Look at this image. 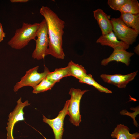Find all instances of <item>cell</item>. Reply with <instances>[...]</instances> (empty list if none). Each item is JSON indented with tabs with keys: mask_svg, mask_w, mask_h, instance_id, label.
Segmentation results:
<instances>
[{
	"mask_svg": "<svg viewBox=\"0 0 139 139\" xmlns=\"http://www.w3.org/2000/svg\"><path fill=\"white\" fill-rule=\"evenodd\" d=\"M134 54L133 53L127 51L126 50L114 49L108 58L103 59L101 62L102 65L105 66L110 62L116 61L124 63L129 66L130 61V58Z\"/></svg>",
	"mask_w": 139,
	"mask_h": 139,
	"instance_id": "obj_11",
	"label": "cell"
},
{
	"mask_svg": "<svg viewBox=\"0 0 139 139\" xmlns=\"http://www.w3.org/2000/svg\"><path fill=\"white\" fill-rule=\"evenodd\" d=\"M79 81L80 83H86L92 86L100 92L108 93H112L111 91L102 86L96 82L90 74H87L85 76L79 80Z\"/></svg>",
	"mask_w": 139,
	"mask_h": 139,
	"instance_id": "obj_18",
	"label": "cell"
},
{
	"mask_svg": "<svg viewBox=\"0 0 139 139\" xmlns=\"http://www.w3.org/2000/svg\"><path fill=\"white\" fill-rule=\"evenodd\" d=\"M129 129L124 124H118L112 132L111 135L116 139H138L139 133L136 132L133 134L129 132Z\"/></svg>",
	"mask_w": 139,
	"mask_h": 139,
	"instance_id": "obj_13",
	"label": "cell"
},
{
	"mask_svg": "<svg viewBox=\"0 0 139 139\" xmlns=\"http://www.w3.org/2000/svg\"><path fill=\"white\" fill-rule=\"evenodd\" d=\"M56 83L46 77L33 88L32 93L37 94L51 90Z\"/></svg>",
	"mask_w": 139,
	"mask_h": 139,
	"instance_id": "obj_19",
	"label": "cell"
},
{
	"mask_svg": "<svg viewBox=\"0 0 139 139\" xmlns=\"http://www.w3.org/2000/svg\"><path fill=\"white\" fill-rule=\"evenodd\" d=\"M20 97L17 101V105L13 110L8 115L7 126L6 127L7 132V139H14L13 135V131L14 126L17 122L24 120V108L29 105L28 100L24 102L21 101Z\"/></svg>",
	"mask_w": 139,
	"mask_h": 139,
	"instance_id": "obj_7",
	"label": "cell"
},
{
	"mask_svg": "<svg viewBox=\"0 0 139 139\" xmlns=\"http://www.w3.org/2000/svg\"><path fill=\"white\" fill-rule=\"evenodd\" d=\"M96 42L102 46L111 47L114 49L126 50L130 46L123 41L118 40L113 31L106 34L102 35L97 40Z\"/></svg>",
	"mask_w": 139,
	"mask_h": 139,
	"instance_id": "obj_10",
	"label": "cell"
},
{
	"mask_svg": "<svg viewBox=\"0 0 139 139\" xmlns=\"http://www.w3.org/2000/svg\"><path fill=\"white\" fill-rule=\"evenodd\" d=\"M69 101V100L66 101L63 109L54 119H50L43 115V121L48 124L52 128L54 134L55 139H62L64 130V120L67 114Z\"/></svg>",
	"mask_w": 139,
	"mask_h": 139,
	"instance_id": "obj_8",
	"label": "cell"
},
{
	"mask_svg": "<svg viewBox=\"0 0 139 139\" xmlns=\"http://www.w3.org/2000/svg\"><path fill=\"white\" fill-rule=\"evenodd\" d=\"M119 18L127 26L139 33V14L122 13Z\"/></svg>",
	"mask_w": 139,
	"mask_h": 139,
	"instance_id": "obj_14",
	"label": "cell"
},
{
	"mask_svg": "<svg viewBox=\"0 0 139 139\" xmlns=\"http://www.w3.org/2000/svg\"><path fill=\"white\" fill-rule=\"evenodd\" d=\"M35 39L36 47L32 54V57L37 60L44 59L48 55L49 40L47 24L44 19L39 23Z\"/></svg>",
	"mask_w": 139,
	"mask_h": 139,
	"instance_id": "obj_3",
	"label": "cell"
},
{
	"mask_svg": "<svg viewBox=\"0 0 139 139\" xmlns=\"http://www.w3.org/2000/svg\"><path fill=\"white\" fill-rule=\"evenodd\" d=\"M28 0H10V2L12 3H26L28 1Z\"/></svg>",
	"mask_w": 139,
	"mask_h": 139,
	"instance_id": "obj_22",
	"label": "cell"
},
{
	"mask_svg": "<svg viewBox=\"0 0 139 139\" xmlns=\"http://www.w3.org/2000/svg\"><path fill=\"white\" fill-rule=\"evenodd\" d=\"M113 31L117 39L130 45L135 42L139 33L126 25L119 18L111 20Z\"/></svg>",
	"mask_w": 139,
	"mask_h": 139,
	"instance_id": "obj_5",
	"label": "cell"
},
{
	"mask_svg": "<svg viewBox=\"0 0 139 139\" xmlns=\"http://www.w3.org/2000/svg\"><path fill=\"white\" fill-rule=\"evenodd\" d=\"M40 12L47 24L49 42L47 54L54 57L64 59L65 54L62 48V36L65 22L49 7L43 6Z\"/></svg>",
	"mask_w": 139,
	"mask_h": 139,
	"instance_id": "obj_1",
	"label": "cell"
},
{
	"mask_svg": "<svg viewBox=\"0 0 139 139\" xmlns=\"http://www.w3.org/2000/svg\"><path fill=\"white\" fill-rule=\"evenodd\" d=\"M5 33L3 31L1 24L0 23V42L3 40V38L5 37Z\"/></svg>",
	"mask_w": 139,
	"mask_h": 139,
	"instance_id": "obj_21",
	"label": "cell"
},
{
	"mask_svg": "<svg viewBox=\"0 0 139 139\" xmlns=\"http://www.w3.org/2000/svg\"><path fill=\"white\" fill-rule=\"evenodd\" d=\"M121 13H129L139 14V3L137 0H127L119 10Z\"/></svg>",
	"mask_w": 139,
	"mask_h": 139,
	"instance_id": "obj_17",
	"label": "cell"
},
{
	"mask_svg": "<svg viewBox=\"0 0 139 139\" xmlns=\"http://www.w3.org/2000/svg\"><path fill=\"white\" fill-rule=\"evenodd\" d=\"M138 72L137 71L125 75L119 74L112 75L103 74L100 77L105 82L119 88H125L127 84L134 79Z\"/></svg>",
	"mask_w": 139,
	"mask_h": 139,
	"instance_id": "obj_9",
	"label": "cell"
},
{
	"mask_svg": "<svg viewBox=\"0 0 139 139\" xmlns=\"http://www.w3.org/2000/svg\"><path fill=\"white\" fill-rule=\"evenodd\" d=\"M39 67V66H37L26 71L25 75L14 87V91L16 92L19 89L26 86H30L33 88L46 77L50 72L49 69L45 66L44 72L39 73L38 72Z\"/></svg>",
	"mask_w": 139,
	"mask_h": 139,
	"instance_id": "obj_6",
	"label": "cell"
},
{
	"mask_svg": "<svg viewBox=\"0 0 139 139\" xmlns=\"http://www.w3.org/2000/svg\"><path fill=\"white\" fill-rule=\"evenodd\" d=\"M134 51L135 53L139 54V44L135 47Z\"/></svg>",
	"mask_w": 139,
	"mask_h": 139,
	"instance_id": "obj_23",
	"label": "cell"
},
{
	"mask_svg": "<svg viewBox=\"0 0 139 139\" xmlns=\"http://www.w3.org/2000/svg\"><path fill=\"white\" fill-rule=\"evenodd\" d=\"M93 12L94 18L100 28L102 35L106 34L112 31L113 28L111 20L103 10L99 8Z\"/></svg>",
	"mask_w": 139,
	"mask_h": 139,
	"instance_id": "obj_12",
	"label": "cell"
},
{
	"mask_svg": "<svg viewBox=\"0 0 139 139\" xmlns=\"http://www.w3.org/2000/svg\"><path fill=\"white\" fill-rule=\"evenodd\" d=\"M70 76L68 67L56 68L53 72H50L48 74L46 78L56 83L60 81L62 78Z\"/></svg>",
	"mask_w": 139,
	"mask_h": 139,
	"instance_id": "obj_16",
	"label": "cell"
},
{
	"mask_svg": "<svg viewBox=\"0 0 139 139\" xmlns=\"http://www.w3.org/2000/svg\"><path fill=\"white\" fill-rule=\"evenodd\" d=\"M89 91L88 90H81L79 89L71 88L69 94L71 96L67 110L70 122L74 125L79 126L81 121L80 107L81 98L83 95Z\"/></svg>",
	"mask_w": 139,
	"mask_h": 139,
	"instance_id": "obj_4",
	"label": "cell"
},
{
	"mask_svg": "<svg viewBox=\"0 0 139 139\" xmlns=\"http://www.w3.org/2000/svg\"><path fill=\"white\" fill-rule=\"evenodd\" d=\"M39 23L33 24L23 22L22 27L16 29L14 36L7 44L11 48L21 49L28 44L32 40H35Z\"/></svg>",
	"mask_w": 139,
	"mask_h": 139,
	"instance_id": "obj_2",
	"label": "cell"
},
{
	"mask_svg": "<svg viewBox=\"0 0 139 139\" xmlns=\"http://www.w3.org/2000/svg\"><path fill=\"white\" fill-rule=\"evenodd\" d=\"M68 68L69 75L73 76L79 80L85 76L87 72L84 68L81 65L71 61L67 66Z\"/></svg>",
	"mask_w": 139,
	"mask_h": 139,
	"instance_id": "obj_15",
	"label": "cell"
},
{
	"mask_svg": "<svg viewBox=\"0 0 139 139\" xmlns=\"http://www.w3.org/2000/svg\"><path fill=\"white\" fill-rule=\"evenodd\" d=\"M127 0H108L107 3L110 7L115 10L119 11Z\"/></svg>",
	"mask_w": 139,
	"mask_h": 139,
	"instance_id": "obj_20",
	"label": "cell"
}]
</instances>
